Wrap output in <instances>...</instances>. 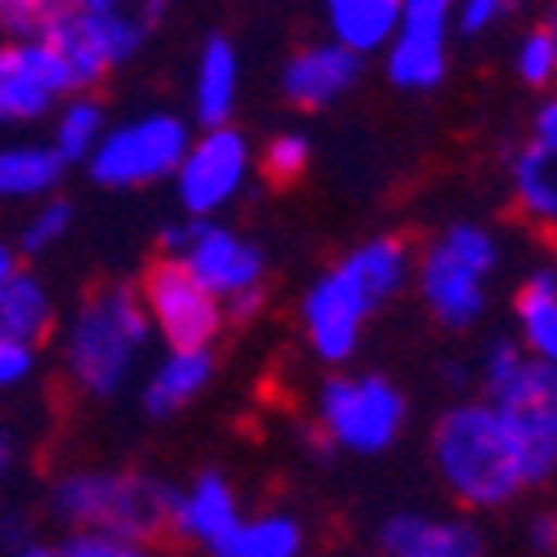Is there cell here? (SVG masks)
<instances>
[{
	"instance_id": "1",
	"label": "cell",
	"mask_w": 557,
	"mask_h": 557,
	"mask_svg": "<svg viewBox=\"0 0 557 557\" xmlns=\"http://www.w3.org/2000/svg\"><path fill=\"white\" fill-rule=\"evenodd\" d=\"M414 276V246L397 232L357 242L331 268H321L299 299L304 348L331 370H344L366 335V321L397 299Z\"/></svg>"
},
{
	"instance_id": "2",
	"label": "cell",
	"mask_w": 557,
	"mask_h": 557,
	"mask_svg": "<svg viewBox=\"0 0 557 557\" xmlns=\"http://www.w3.org/2000/svg\"><path fill=\"white\" fill-rule=\"evenodd\" d=\"M59 366L63 380L85 401H112L144 370L157 335L134 286L108 282L76 299L59 321Z\"/></svg>"
},
{
	"instance_id": "3",
	"label": "cell",
	"mask_w": 557,
	"mask_h": 557,
	"mask_svg": "<svg viewBox=\"0 0 557 557\" xmlns=\"http://www.w3.org/2000/svg\"><path fill=\"white\" fill-rule=\"evenodd\" d=\"M429 459L463 513H499L527 495L513 437L482 393L442 406L429 429Z\"/></svg>"
},
{
	"instance_id": "4",
	"label": "cell",
	"mask_w": 557,
	"mask_h": 557,
	"mask_svg": "<svg viewBox=\"0 0 557 557\" xmlns=\"http://www.w3.org/2000/svg\"><path fill=\"white\" fill-rule=\"evenodd\" d=\"M473 375L513 437L527 491H548L557 482V375L535 366L513 335L486 339L473 357Z\"/></svg>"
},
{
	"instance_id": "5",
	"label": "cell",
	"mask_w": 557,
	"mask_h": 557,
	"mask_svg": "<svg viewBox=\"0 0 557 557\" xmlns=\"http://www.w3.org/2000/svg\"><path fill=\"white\" fill-rule=\"evenodd\" d=\"M504 268L499 232L482 219H450L414 250L410 286L442 331H473L491 308L495 276Z\"/></svg>"
},
{
	"instance_id": "6",
	"label": "cell",
	"mask_w": 557,
	"mask_h": 557,
	"mask_svg": "<svg viewBox=\"0 0 557 557\" xmlns=\"http://www.w3.org/2000/svg\"><path fill=\"white\" fill-rule=\"evenodd\" d=\"M170 495L174 486H165L157 473L85 463V469H63L45 491V504L67 531H112L152 544L170 527Z\"/></svg>"
},
{
	"instance_id": "7",
	"label": "cell",
	"mask_w": 557,
	"mask_h": 557,
	"mask_svg": "<svg viewBox=\"0 0 557 557\" xmlns=\"http://www.w3.org/2000/svg\"><path fill=\"white\" fill-rule=\"evenodd\" d=\"M161 255L178 259L223 304L232 326H250L268 304V255L223 219H174L161 232Z\"/></svg>"
},
{
	"instance_id": "8",
	"label": "cell",
	"mask_w": 557,
	"mask_h": 557,
	"mask_svg": "<svg viewBox=\"0 0 557 557\" xmlns=\"http://www.w3.org/2000/svg\"><path fill=\"white\" fill-rule=\"evenodd\" d=\"M410 424V397L380 370H331L312 393V433L331 455H384Z\"/></svg>"
},
{
	"instance_id": "9",
	"label": "cell",
	"mask_w": 557,
	"mask_h": 557,
	"mask_svg": "<svg viewBox=\"0 0 557 557\" xmlns=\"http://www.w3.org/2000/svg\"><path fill=\"white\" fill-rule=\"evenodd\" d=\"M188 144H193L188 116L165 112V108L134 112L108 125L103 144L85 161V174L108 193H138V188L174 178Z\"/></svg>"
},
{
	"instance_id": "10",
	"label": "cell",
	"mask_w": 557,
	"mask_h": 557,
	"mask_svg": "<svg viewBox=\"0 0 557 557\" xmlns=\"http://www.w3.org/2000/svg\"><path fill=\"white\" fill-rule=\"evenodd\" d=\"M255 174V148L237 125L193 129V144L174 170V201L183 219H223L242 201Z\"/></svg>"
},
{
	"instance_id": "11",
	"label": "cell",
	"mask_w": 557,
	"mask_h": 557,
	"mask_svg": "<svg viewBox=\"0 0 557 557\" xmlns=\"http://www.w3.org/2000/svg\"><path fill=\"white\" fill-rule=\"evenodd\" d=\"M134 290H138V299H144L152 335L165 348H214V339L227 326L223 304L178 259L157 255L144 268Z\"/></svg>"
},
{
	"instance_id": "12",
	"label": "cell",
	"mask_w": 557,
	"mask_h": 557,
	"mask_svg": "<svg viewBox=\"0 0 557 557\" xmlns=\"http://www.w3.org/2000/svg\"><path fill=\"white\" fill-rule=\"evenodd\" d=\"M455 0H401V18L388 40L384 76L401 95H433L450 72Z\"/></svg>"
},
{
	"instance_id": "13",
	"label": "cell",
	"mask_w": 557,
	"mask_h": 557,
	"mask_svg": "<svg viewBox=\"0 0 557 557\" xmlns=\"http://www.w3.org/2000/svg\"><path fill=\"white\" fill-rule=\"evenodd\" d=\"M72 95L67 67L50 50L45 36L0 40V129L18 134L45 125L54 108Z\"/></svg>"
},
{
	"instance_id": "14",
	"label": "cell",
	"mask_w": 557,
	"mask_h": 557,
	"mask_svg": "<svg viewBox=\"0 0 557 557\" xmlns=\"http://www.w3.org/2000/svg\"><path fill=\"white\" fill-rule=\"evenodd\" d=\"M380 557H486V531L463 513L401 508L375 527Z\"/></svg>"
},
{
	"instance_id": "15",
	"label": "cell",
	"mask_w": 557,
	"mask_h": 557,
	"mask_svg": "<svg viewBox=\"0 0 557 557\" xmlns=\"http://www.w3.org/2000/svg\"><path fill=\"white\" fill-rule=\"evenodd\" d=\"M361 72H366V59H357L352 50H344L335 40H312V45H299L282 63V81L276 85H282V99L290 108L321 112L348 99L361 85Z\"/></svg>"
},
{
	"instance_id": "16",
	"label": "cell",
	"mask_w": 557,
	"mask_h": 557,
	"mask_svg": "<svg viewBox=\"0 0 557 557\" xmlns=\"http://www.w3.org/2000/svg\"><path fill=\"white\" fill-rule=\"evenodd\" d=\"M242 518H246V508H242V495H237V486H232V478L219 473V469H206L188 486H178L170 495L165 535L178 540V544H197V548L214 553Z\"/></svg>"
},
{
	"instance_id": "17",
	"label": "cell",
	"mask_w": 557,
	"mask_h": 557,
	"mask_svg": "<svg viewBox=\"0 0 557 557\" xmlns=\"http://www.w3.org/2000/svg\"><path fill=\"white\" fill-rule=\"evenodd\" d=\"M214 348H165L138 380V406L148 420H174L214 384Z\"/></svg>"
},
{
	"instance_id": "18",
	"label": "cell",
	"mask_w": 557,
	"mask_h": 557,
	"mask_svg": "<svg viewBox=\"0 0 557 557\" xmlns=\"http://www.w3.org/2000/svg\"><path fill=\"white\" fill-rule=\"evenodd\" d=\"M508 197L527 227L557 242V144H535L522 134L508 157Z\"/></svg>"
},
{
	"instance_id": "19",
	"label": "cell",
	"mask_w": 557,
	"mask_h": 557,
	"mask_svg": "<svg viewBox=\"0 0 557 557\" xmlns=\"http://www.w3.org/2000/svg\"><path fill=\"white\" fill-rule=\"evenodd\" d=\"M242 103V50L232 36L210 32L193 63V121L206 125H232Z\"/></svg>"
},
{
	"instance_id": "20",
	"label": "cell",
	"mask_w": 557,
	"mask_h": 557,
	"mask_svg": "<svg viewBox=\"0 0 557 557\" xmlns=\"http://www.w3.org/2000/svg\"><path fill=\"white\" fill-rule=\"evenodd\" d=\"M67 5L99 32L112 63L121 67L148 50V40L165 23L170 0H67Z\"/></svg>"
},
{
	"instance_id": "21",
	"label": "cell",
	"mask_w": 557,
	"mask_h": 557,
	"mask_svg": "<svg viewBox=\"0 0 557 557\" xmlns=\"http://www.w3.org/2000/svg\"><path fill=\"white\" fill-rule=\"evenodd\" d=\"M513 339L518 348L557 375V268L540 263L513 290Z\"/></svg>"
},
{
	"instance_id": "22",
	"label": "cell",
	"mask_w": 557,
	"mask_h": 557,
	"mask_svg": "<svg viewBox=\"0 0 557 557\" xmlns=\"http://www.w3.org/2000/svg\"><path fill=\"white\" fill-rule=\"evenodd\" d=\"M67 165L45 138H5L0 144V201L5 206H36L63 193Z\"/></svg>"
},
{
	"instance_id": "23",
	"label": "cell",
	"mask_w": 557,
	"mask_h": 557,
	"mask_svg": "<svg viewBox=\"0 0 557 557\" xmlns=\"http://www.w3.org/2000/svg\"><path fill=\"white\" fill-rule=\"evenodd\" d=\"M326 40L344 45L357 59L384 54L401 18V0H317Z\"/></svg>"
},
{
	"instance_id": "24",
	"label": "cell",
	"mask_w": 557,
	"mask_h": 557,
	"mask_svg": "<svg viewBox=\"0 0 557 557\" xmlns=\"http://www.w3.org/2000/svg\"><path fill=\"white\" fill-rule=\"evenodd\" d=\"M45 40H50V50L59 54V63L67 67V81H72V95H95V89L116 72L108 45L99 40V32L89 27L67 0L63 10L54 14V23L45 27Z\"/></svg>"
},
{
	"instance_id": "25",
	"label": "cell",
	"mask_w": 557,
	"mask_h": 557,
	"mask_svg": "<svg viewBox=\"0 0 557 557\" xmlns=\"http://www.w3.org/2000/svg\"><path fill=\"white\" fill-rule=\"evenodd\" d=\"M54 331H59L54 290L45 286L32 268H18L10 282L0 286V335L14 344H27V348H40Z\"/></svg>"
},
{
	"instance_id": "26",
	"label": "cell",
	"mask_w": 557,
	"mask_h": 557,
	"mask_svg": "<svg viewBox=\"0 0 557 557\" xmlns=\"http://www.w3.org/2000/svg\"><path fill=\"white\" fill-rule=\"evenodd\" d=\"M210 557H308V527L290 508L246 513Z\"/></svg>"
},
{
	"instance_id": "27",
	"label": "cell",
	"mask_w": 557,
	"mask_h": 557,
	"mask_svg": "<svg viewBox=\"0 0 557 557\" xmlns=\"http://www.w3.org/2000/svg\"><path fill=\"white\" fill-rule=\"evenodd\" d=\"M45 125H50L45 144H50L59 152V161L72 170V165H85L89 157H95V148L103 144L112 116H108L99 95H67Z\"/></svg>"
},
{
	"instance_id": "28",
	"label": "cell",
	"mask_w": 557,
	"mask_h": 557,
	"mask_svg": "<svg viewBox=\"0 0 557 557\" xmlns=\"http://www.w3.org/2000/svg\"><path fill=\"white\" fill-rule=\"evenodd\" d=\"M72 227H76V206H72L63 193H59V197H45V201L27 206L14 250H18L23 259H40V255H50L54 246H63V242L72 237Z\"/></svg>"
},
{
	"instance_id": "29",
	"label": "cell",
	"mask_w": 557,
	"mask_h": 557,
	"mask_svg": "<svg viewBox=\"0 0 557 557\" xmlns=\"http://www.w3.org/2000/svg\"><path fill=\"white\" fill-rule=\"evenodd\" d=\"M513 76L527 89H544V95H553L557 89V32L535 23L513 40Z\"/></svg>"
},
{
	"instance_id": "30",
	"label": "cell",
	"mask_w": 557,
	"mask_h": 557,
	"mask_svg": "<svg viewBox=\"0 0 557 557\" xmlns=\"http://www.w3.org/2000/svg\"><path fill=\"white\" fill-rule=\"evenodd\" d=\"M255 165L263 170L268 183L290 188V183H299L312 165V138L304 129H276L263 144V152H255Z\"/></svg>"
},
{
	"instance_id": "31",
	"label": "cell",
	"mask_w": 557,
	"mask_h": 557,
	"mask_svg": "<svg viewBox=\"0 0 557 557\" xmlns=\"http://www.w3.org/2000/svg\"><path fill=\"white\" fill-rule=\"evenodd\" d=\"M518 5L522 0H455V36H469V40L495 36L499 27L518 18Z\"/></svg>"
},
{
	"instance_id": "32",
	"label": "cell",
	"mask_w": 557,
	"mask_h": 557,
	"mask_svg": "<svg viewBox=\"0 0 557 557\" xmlns=\"http://www.w3.org/2000/svg\"><path fill=\"white\" fill-rule=\"evenodd\" d=\"M59 10L63 0H0V40L45 36V27L54 23Z\"/></svg>"
},
{
	"instance_id": "33",
	"label": "cell",
	"mask_w": 557,
	"mask_h": 557,
	"mask_svg": "<svg viewBox=\"0 0 557 557\" xmlns=\"http://www.w3.org/2000/svg\"><path fill=\"white\" fill-rule=\"evenodd\" d=\"M59 548L63 557H152V544L112 535V531H67Z\"/></svg>"
},
{
	"instance_id": "34",
	"label": "cell",
	"mask_w": 557,
	"mask_h": 557,
	"mask_svg": "<svg viewBox=\"0 0 557 557\" xmlns=\"http://www.w3.org/2000/svg\"><path fill=\"white\" fill-rule=\"evenodd\" d=\"M36 361H40V348H27V344H14V339L0 335V397H10L23 384H32Z\"/></svg>"
},
{
	"instance_id": "35",
	"label": "cell",
	"mask_w": 557,
	"mask_h": 557,
	"mask_svg": "<svg viewBox=\"0 0 557 557\" xmlns=\"http://www.w3.org/2000/svg\"><path fill=\"white\" fill-rule=\"evenodd\" d=\"M527 548L535 557H557V504H544L527 518Z\"/></svg>"
},
{
	"instance_id": "36",
	"label": "cell",
	"mask_w": 557,
	"mask_h": 557,
	"mask_svg": "<svg viewBox=\"0 0 557 557\" xmlns=\"http://www.w3.org/2000/svg\"><path fill=\"white\" fill-rule=\"evenodd\" d=\"M32 540H36V531H32V518L23 508H0V548H5V557L27 548Z\"/></svg>"
},
{
	"instance_id": "37",
	"label": "cell",
	"mask_w": 557,
	"mask_h": 557,
	"mask_svg": "<svg viewBox=\"0 0 557 557\" xmlns=\"http://www.w3.org/2000/svg\"><path fill=\"white\" fill-rule=\"evenodd\" d=\"M18 459H23V442L5 420H0V491H5L10 478L18 473Z\"/></svg>"
},
{
	"instance_id": "38",
	"label": "cell",
	"mask_w": 557,
	"mask_h": 557,
	"mask_svg": "<svg viewBox=\"0 0 557 557\" xmlns=\"http://www.w3.org/2000/svg\"><path fill=\"white\" fill-rule=\"evenodd\" d=\"M18 268H23V255H18L10 242H0V286H5Z\"/></svg>"
},
{
	"instance_id": "39",
	"label": "cell",
	"mask_w": 557,
	"mask_h": 557,
	"mask_svg": "<svg viewBox=\"0 0 557 557\" xmlns=\"http://www.w3.org/2000/svg\"><path fill=\"white\" fill-rule=\"evenodd\" d=\"M10 557H63V548H59V544H45V540H32L27 548H18V553H10Z\"/></svg>"
},
{
	"instance_id": "40",
	"label": "cell",
	"mask_w": 557,
	"mask_h": 557,
	"mask_svg": "<svg viewBox=\"0 0 557 557\" xmlns=\"http://www.w3.org/2000/svg\"><path fill=\"white\" fill-rule=\"evenodd\" d=\"M544 27L557 32V0H548V14H544Z\"/></svg>"
},
{
	"instance_id": "41",
	"label": "cell",
	"mask_w": 557,
	"mask_h": 557,
	"mask_svg": "<svg viewBox=\"0 0 557 557\" xmlns=\"http://www.w3.org/2000/svg\"><path fill=\"white\" fill-rule=\"evenodd\" d=\"M553 268H557V259H553Z\"/></svg>"
},
{
	"instance_id": "42",
	"label": "cell",
	"mask_w": 557,
	"mask_h": 557,
	"mask_svg": "<svg viewBox=\"0 0 557 557\" xmlns=\"http://www.w3.org/2000/svg\"><path fill=\"white\" fill-rule=\"evenodd\" d=\"M553 95H557V89H553Z\"/></svg>"
}]
</instances>
